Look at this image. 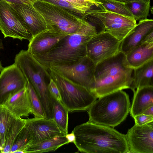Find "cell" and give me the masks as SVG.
Returning a JSON list of instances; mask_svg holds the SVG:
<instances>
[{
  "label": "cell",
  "instance_id": "6da1fadb",
  "mask_svg": "<svg viewBox=\"0 0 153 153\" xmlns=\"http://www.w3.org/2000/svg\"><path fill=\"white\" fill-rule=\"evenodd\" d=\"M78 151L87 153H128L126 135L113 128L89 121L77 125L72 131Z\"/></svg>",
  "mask_w": 153,
  "mask_h": 153
},
{
  "label": "cell",
  "instance_id": "7a4b0ae2",
  "mask_svg": "<svg viewBox=\"0 0 153 153\" xmlns=\"http://www.w3.org/2000/svg\"><path fill=\"white\" fill-rule=\"evenodd\" d=\"M133 71L126 55L119 51L96 65L95 84L91 92L98 98L117 91L130 88Z\"/></svg>",
  "mask_w": 153,
  "mask_h": 153
},
{
  "label": "cell",
  "instance_id": "3957f363",
  "mask_svg": "<svg viewBox=\"0 0 153 153\" xmlns=\"http://www.w3.org/2000/svg\"><path fill=\"white\" fill-rule=\"evenodd\" d=\"M97 34L96 27L84 19L76 32L64 37L46 55L35 58L45 67L74 64L87 56V44Z\"/></svg>",
  "mask_w": 153,
  "mask_h": 153
},
{
  "label": "cell",
  "instance_id": "277c9868",
  "mask_svg": "<svg viewBox=\"0 0 153 153\" xmlns=\"http://www.w3.org/2000/svg\"><path fill=\"white\" fill-rule=\"evenodd\" d=\"M14 63L33 87L40 100L46 117H51L54 99L48 89L51 77L48 68L27 50H21L16 54Z\"/></svg>",
  "mask_w": 153,
  "mask_h": 153
},
{
  "label": "cell",
  "instance_id": "5b68a950",
  "mask_svg": "<svg viewBox=\"0 0 153 153\" xmlns=\"http://www.w3.org/2000/svg\"><path fill=\"white\" fill-rule=\"evenodd\" d=\"M131 106L128 95L122 90L104 95L87 110L88 121L114 128L125 120Z\"/></svg>",
  "mask_w": 153,
  "mask_h": 153
},
{
  "label": "cell",
  "instance_id": "8992f818",
  "mask_svg": "<svg viewBox=\"0 0 153 153\" xmlns=\"http://www.w3.org/2000/svg\"><path fill=\"white\" fill-rule=\"evenodd\" d=\"M46 67L59 90L61 102L69 112L87 110L97 98L86 88L72 82Z\"/></svg>",
  "mask_w": 153,
  "mask_h": 153
},
{
  "label": "cell",
  "instance_id": "52a82bcc",
  "mask_svg": "<svg viewBox=\"0 0 153 153\" xmlns=\"http://www.w3.org/2000/svg\"><path fill=\"white\" fill-rule=\"evenodd\" d=\"M33 6L44 18L47 29L57 30L68 34L76 32L84 19L44 0H38Z\"/></svg>",
  "mask_w": 153,
  "mask_h": 153
},
{
  "label": "cell",
  "instance_id": "ba28073f",
  "mask_svg": "<svg viewBox=\"0 0 153 153\" xmlns=\"http://www.w3.org/2000/svg\"><path fill=\"white\" fill-rule=\"evenodd\" d=\"M96 65L86 56L74 64L68 65L50 64L47 67L72 82L83 86L91 92L95 84Z\"/></svg>",
  "mask_w": 153,
  "mask_h": 153
},
{
  "label": "cell",
  "instance_id": "9c48e42d",
  "mask_svg": "<svg viewBox=\"0 0 153 153\" xmlns=\"http://www.w3.org/2000/svg\"><path fill=\"white\" fill-rule=\"evenodd\" d=\"M0 30L4 38L30 41L33 36L9 3L0 0Z\"/></svg>",
  "mask_w": 153,
  "mask_h": 153
},
{
  "label": "cell",
  "instance_id": "30bf717a",
  "mask_svg": "<svg viewBox=\"0 0 153 153\" xmlns=\"http://www.w3.org/2000/svg\"><path fill=\"white\" fill-rule=\"evenodd\" d=\"M121 42L105 31L97 34L87 45V56L97 64L119 51Z\"/></svg>",
  "mask_w": 153,
  "mask_h": 153
},
{
  "label": "cell",
  "instance_id": "8fae6325",
  "mask_svg": "<svg viewBox=\"0 0 153 153\" xmlns=\"http://www.w3.org/2000/svg\"><path fill=\"white\" fill-rule=\"evenodd\" d=\"M126 136L128 153H153V121L142 125L135 124Z\"/></svg>",
  "mask_w": 153,
  "mask_h": 153
},
{
  "label": "cell",
  "instance_id": "7c38bea8",
  "mask_svg": "<svg viewBox=\"0 0 153 153\" xmlns=\"http://www.w3.org/2000/svg\"><path fill=\"white\" fill-rule=\"evenodd\" d=\"M0 74V105L12 95L25 88L26 79L14 63L3 68Z\"/></svg>",
  "mask_w": 153,
  "mask_h": 153
},
{
  "label": "cell",
  "instance_id": "4fadbf2b",
  "mask_svg": "<svg viewBox=\"0 0 153 153\" xmlns=\"http://www.w3.org/2000/svg\"><path fill=\"white\" fill-rule=\"evenodd\" d=\"M25 126L30 135L29 146L57 136L66 135L53 119L34 117L25 119Z\"/></svg>",
  "mask_w": 153,
  "mask_h": 153
},
{
  "label": "cell",
  "instance_id": "5bb4252c",
  "mask_svg": "<svg viewBox=\"0 0 153 153\" xmlns=\"http://www.w3.org/2000/svg\"><path fill=\"white\" fill-rule=\"evenodd\" d=\"M67 35L57 30L46 29L33 37L27 50L35 58L44 56Z\"/></svg>",
  "mask_w": 153,
  "mask_h": 153
},
{
  "label": "cell",
  "instance_id": "9a60e30c",
  "mask_svg": "<svg viewBox=\"0 0 153 153\" xmlns=\"http://www.w3.org/2000/svg\"><path fill=\"white\" fill-rule=\"evenodd\" d=\"M9 3L31 33L33 37L47 29L44 18L33 5L24 3Z\"/></svg>",
  "mask_w": 153,
  "mask_h": 153
},
{
  "label": "cell",
  "instance_id": "2e32d148",
  "mask_svg": "<svg viewBox=\"0 0 153 153\" xmlns=\"http://www.w3.org/2000/svg\"><path fill=\"white\" fill-rule=\"evenodd\" d=\"M87 19L94 24L97 33L105 31V28L110 25L119 23H137L136 21L132 18L102 9H93L88 10L84 16Z\"/></svg>",
  "mask_w": 153,
  "mask_h": 153
},
{
  "label": "cell",
  "instance_id": "e0dca14e",
  "mask_svg": "<svg viewBox=\"0 0 153 153\" xmlns=\"http://www.w3.org/2000/svg\"><path fill=\"white\" fill-rule=\"evenodd\" d=\"M153 31V20L147 19L139 21L133 29L121 41L119 51L126 55L141 43L146 36Z\"/></svg>",
  "mask_w": 153,
  "mask_h": 153
},
{
  "label": "cell",
  "instance_id": "ac0fdd59",
  "mask_svg": "<svg viewBox=\"0 0 153 153\" xmlns=\"http://www.w3.org/2000/svg\"><path fill=\"white\" fill-rule=\"evenodd\" d=\"M3 105L17 118L28 116L31 109L27 85L11 96Z\"/></svg>",
  "mask_w": 153,
  "mask_h": 153
},
{
  "label": "cell",
  "instance_id": "d6986e66",
  "mask_svg": "<svg viewBox=\"0 0 153 153\" xmlns=\"http://www.w3.org/2000/svg\"><path fill=\"white\" fill-rule=\"evenodd\" d=\"M153 106V86L138 88L134 92L132 104L129 112L133 118Z\"/></svg>",
  "mask_w": 153,
  "mask_h": 153
},
{
  "label": "cell",
  "instance_id": "ffe728a7",
  "mask_svg": "<svg viewBox=\"0 0 153 153\" xmlns=\"http://www.w3.org/2000/svg\"><path fill=\"white\" fill-rule=\"evenodd\" d=\"M133 80L130 89H135L144 86H153V59L133 68Z\"/></svg>",
  "mask_w": 153,
  "mask_h": 153
},
{
  "label": "cell",
  "instance_id": "44dd1931",
  "mask_svg": "<svg viewBox=\"0 0 153 153\" xmlns=\"http://www.w3.org/2000/svg\"><path fill=\"white\" fill-rule=\"evenodd\" d=\"M127 60L133 68L153 59V43H141L126 55Z\"/></svg>",
  "mask_w": 153,
  "mask_h": 153
},
{
  "label": "cell",
  "instance_id": "7402d4cb",
  "mask_svg": "<svg viewBox=\"0 0 153 153\" xmlns=\"http://www.w3.org/2000/svg\"><path fill=\"white\" fill-rule=\"evenodd\" d=\"M65 136H57L30 145L27 149L26 153L54 151L62 146L69 143Z\"/></svg>",
  "mask_w": 153,
  "mask_h": 153
},
{
  "label": "cell",
  "instance_id": "603a6c76",
  "mask_svg": "<svg viewBox=\"0 0 153 153\" xmlns=\"http://www.w3.org/2000/svg\"><path fill=\"white\" fill-rule=\"evenodd\" d=\"M68 112L67 108L61 101L53 99L52 109L53 120L66 135L68 134Z\"/></svg>",
  "mask_w": 153,
  "mask_h": 153
},
{
  "label": "cell",
  "instance_id": "cb8c5ba5",
  "mask_svg": "<svg viewBox=\"0 0 153 153\" xmlns=\"http://www.w3.org/2000/svg\"><path fill=\"white\" fill-rule=\"evenodd\" d=\"M17 118L3 105H0V153L3 149L8 131Z\"/></svg>",
  "mask_w": 153,
  "mask_h": 153
},
{
  "label": "cell",
  "instance_id": "d4e9b609",
  "mask_svg": "<svg viewBox=\"0 0 153 153\" xmlns=\"http://www.w3.org/2000/svg\"><path fill=\"white\" fill-rule=\"evenodd\" d=\"M98 7L127 17L134 18L126 2L116 0H97Z\"/></svg>",
  "mask_w": 153,
  "mask_h": 153
},
{
  "label": "cell",
  "instance_id": "484cf974",
  "mask_svg": "<svg viewBox=\"0 0 153 153\" xmlns=\"http://www.w3.org/2000/svg\"><path fill=\"white\" fill-rule=\"evenodd\" d=\"M126 3L136 21L147 19L150 8V0H136Z\"/></svg>",
  "mask_w": 153,
  "mask_h": 153
},
{
  "label": "cell",
  "instance_id": "4316f807",
  "mask_svg": "<svg viewBox=\"0 0 153 153\" xmlns=\"http://www.w3.org/2000/svg\"><path fill=\"white\" fill-rule=\"evenodd\" d=\"M25 119L17 118L12 124L8 131L4 148L0 153H10L11 147L18 134L25 126Z\"/></svg>",
  "mask_w": 153,
  "mask_h": 153
},
{
  "label": "cell",
  "instance_id": "83f0119b",
  "mask_svg": "<svg viewBox=\"0 0 153 153\" xmlns=\"http://www.w3.org/2000/svg\"><path fill=\"white\" fill-rule=\"evenodd\" d=\"M26 80L31 113L34 115L35 117L45 118V114L40 100L32 86L28 80Z\"/></svg>",
  "mask_w": 153,
  "mask_h": 153
},
{
  "label": "cell",
  "instance_id": "f1b7e54d",
  "mask_svg": "<svg viewBox=\"0 0 153 153\" xmlns=\"http://www.w3.org/2000/svg\"><path fill=\"white\" fill-rule=\"evenodd\" d=\"M30 137L29 132L24 126L15 139L10 153H26L29 146Z\"/></svg>",
  "mask_w": 153,
  "mask_h": 153
},
{
  "label": "cell",
  "instance_id": "f546056e",
  "mask_svg": "<svg viewBox=\"0 0 153 153\" xmlns=\"http://www.w3.org/2000/svg\"><path fill=\"white\" fill-rule=\"evenodd\" d=\"M57 5L83 19L85 13L90 9L76 5L63 0H44Z\"/></svg>",
  "mask_w": 153,
  "mask_h": 153
},
{
  "label": "cell",
  "instance_id": "4dcf8cb0",
  "mask_svg": "<svg viewBox=\"0 0 153 153\" xmlns=\"http://www.w3.org/2000/svg\"><path fill=\"white\" fill-rule=\"evenodd\" d=\"M48 89L50 94L54 99L61 101L59 90L56 83L51 78L48 85Z\"/></svg>",
  "mask_w": 153,
  "mask_h": 153
},
{
  "label": "cell",
  "instance_id": "1f68e13d",
  "mask_svg": "<svg viewBox=\"0 0 153 153\" xmlns=\"http://www.w3.org/2000/svg\"><path fill=\"white\" fill-rule=\"evenodd\" d=\"M135 124L138 125H144L153 121V115H149L141 114L134 117Z\"/></svg>",
  "mask_w": 153,
  "mask_h": 153
},
{
  "label": "cell",
  "instance_id": "d6a6232c",
  "mask_svg": "<svg viewBox=\"0 0 153 153\" xmlns=\"http://www.w3.org/2000/svg\"><path fill=\"white\" fill-rule=\"evenodd\" d=\"M7 2L14 4H26L33 5L38 0H5Z\"/></svg>",
  "mask_w": 153,
  "mask_h": 153
},
{
  "label": "cell",
  "instance_id": "836d02e7",
  "mask_svg": "<svg viewBox=\"0 0 153 153\" xmlns=\"http://www.w3.org/2000/svg\"><path fill=\"white\" fill-rule=\"evenodd\" d=\"M144 42L153 43V31L146 36L142 41L141 43Z\"/></svg>",
  "mask_w": 153,
  "mask_h": 153
},
{
  "label": "cell",
  "instance_id": "e575fe53",
  "mask_svg": "<svg viewBox=\"0 0 153 153\" xmlns=\"http://www.w3.org/2000/svg\"><path fill=\"white\" fill-rule=\"evenodd\" d=\"M65 136L69 143H75V136L72 131L71 133L67 134Z\"/></svg>",
  "mask_w": 153,
  "mask_h": 153
},
{
  "label": "cell",
  "instance_id": "d590c367",
  "mask_svg": "<svg viewBox=\"0 0 153 153\" xmlns=\"http://www.w3.org/2000/svg\"><path fill=\"white\" fill-rule=\"evenodd\" d=\"M142 114L147 115H153V106L147 109Z\"/></svg>",
  "mask_w": 153,
  "mask_h": 153
},
{
  "label": "cell",
  "instance_id": "8d00e7d4",
  "mask_svg": "<svg viewBox=\"0 0 153 153\" xmlns=\"http://www.w3.org/2000/svg\"><path fill=\"white\" fill-rule=\"evenodd\" d=\"M4 46L3 43V40L0 39V50L4 49Z\"/></svg>",
  "mask_w": 153,
  "mask_h": 153
},
{
  "label": "cell",
  "instance_id": "74e56055",
  "mask_svg": "<svg viewBox=\"0 0 153 153\" xmlns=\"http://www.w3.org/2000/svg\"><path fill=\"white\" fill-rule=\"evenodd\" d=\"M116 0L126 3L128 1L136 0Z\"/></svg>",
  "mask_w": 153,
  "mask_h": 153
},
{
  "label": "cell",
  "instance_id": "f35d334b",
  "mask_svg": "<svg viewBox=\"0 0 153 153\" xmlns=\"http://www.w3.org/2000/svg\"><path fill=\"white\" fill-rule=\"evenodd\" d=\"M4 68L3 67L1 61L0 60V71H1Z\"/></svg>",
  "mask_w": 153,
  "mask_h": 153
}]
</instances>
